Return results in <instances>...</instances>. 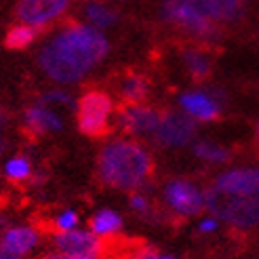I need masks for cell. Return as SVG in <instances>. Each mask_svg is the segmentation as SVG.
Masks as SVG:
<instances>
[{"label":"cell","mask_w":259,"mask_h":259,"mask_svg":"<svg viewBox=\"0 0 259 259\" xmlns=\"http://www.w3.org/2000/svg\"><path fill=\"white\" fill-rule=\"evenodd\" d=\"M42 259H106V255H91V257H74V255H63V253H57L51 249L49 253H45Z\"/></svg>","instance_id":"obj_27"},{"label":"cell","mask_w":259,"mask_h":259,"mask_svg":"<svg viewBox=\"0 0 259 259\" xmlns=\"http://www.w3.org/2000/svg\"><path fill=\"white\" fill-rule=\"evenodd\" d=\"M154 156L150 148L135 137H112L103 141L95 158V177L103 188L116 192L146 190L154 175Z\"/></svg>","instance_id":"obj_2"},{"label":"cell","mask_w":259,"mask_h":259,"mask_svg":"<svg viewBox=\"0 0 259 259\" xmlns=\"http://www.w3.org/2000/svg\"><path fill=\"white\" fill-rule=\"evenodd\" d=\"M80 226V213L72 209V206H66V209H61L53 215L51 219V228L53 232H68V230H74Z\"/></svg>","instance_id":"obj_24"},{"label":"cell","mask_w":259,"mask_h":259,"mask_svg":"<svg viewBox=\"0 0 259 259\" xmlns=\"http://www.w3.org/2000/svg\"><path fill=\"white\" fill-rule=\"evenodd\" d=\"M36 101L51 106L55 110H74L76 108V97L70 93L66 87H57V89H47L45 93L38 95Z\"/></svg>","instance_id":"obj_22"},{"label":"cell","mask_w":259,"mask_h":259,"mask_svg":"<svg viewBox=\"0 0 259 259\" xmlns=\"http://www.w3.org/2000/svg\"><path fill=\"white\" fill-rule=\"evenodd\" d=\"M7 146H9V141H7V135H5V124L0 122V156L7 152Z\"/></svg>","instance_id":"obj_29"},{"label":"cell","mask_w":259,"mask_h":259,"mask_svg":"<svg viewBox=\"0 0 259 259\" xmlns=\"http://www.w3.org/2000/svg\"><path fill=\"white\" fill-rule=\"evenodd\" d=\"M177 108L198 124L215 122L224 112L222 95L213 89L194 87L177 95Z\"/></svg>","instance_id":"obj_11"},{"label":"cell","mask_w":259,"mask_h":259,"mask_svg":"<svg viewBox=\"0 0 259 259\" xmlns=\"http://www.w3.org/2000/svg\"><path fill=\"white\" fill-rule=\"evenodd\" d=\"M21 124L25 128V133L32 137H45V135H57L66 128V118L63 114L51 106L36 101L32 106L23 110Z\"/></svg>","instance_id":"obj_14"},{"label":"cell","mask_w":259,"mask_h":259,"mask_svg":"<svg viewBox=\"0 0 259 259\" xmlns=\"http://www.w3.org/2000/svg\"><path fill=\"white\" fill-rule=\"evenodd\" d=\"M51 249L74 255V257H91V255H106V240L93 234L89 228H74L68 232H53L51 234Z\"/></svg>","instance_id":"obj_12"},{"label":"cell","mask_w":259,"mask_h":259,"mask_svg":"<svg viewBox=\"0 0 259 259\" xmlns=\"http://www.w3.org/2000/svg\"><path fill=\"white\" fill-rule=\"evenodd\" d=\"M126 259H179L173 253H164L150 244H135V247L126 253Z\"/></svg>","instance_id":"obj_25"},{"label":"cell","mask_w":259,"mask_h":259,"mask_svg":"<svg viewBox=\"0 0 259 259\" xmlns=\"http://www.w3.org/2000/svg\"><path fill=\"white\" fill-rule=\"evenodd\" d=\"M80 13H82V19L89 25H93V28H97L101 32L116 28L120 21L118 9L112 3H108V0H84L80 5Z\"/></svg>","instance_id":"obj_16"},{"label":"cell","mask_w":259,"mask_h":259,"mask_svg":"<svg viewBox=\"0 0 259 259\" xmlns=\"http://www.w3.org/2000/svg\"><path fill=\"white\" fill-rule=\"evenodd\" d=\"M160 112L162 110L150 106L148 101L146 103H122V108L116 110L114 124L126 137L150 139L158 126Z\"/></svg>","instance_id":"obj_8"},{"label":"cell","mask_w":259,"mask_h":259,"mask_svg":"<svg viewBox=\"0 0 259 259\" xmlns=\"http://www.w3.org/2000/svg\"><path fill=\"white\" fill-rule=\"evenodd\" d=\"M206 211L238 232H249L259 226V196H226L206 188Z\"/></svg>","instance_id":"obj_5"},{"label":"cell","mask_w":259,"mask_h":259,"mask_svg":"<svg viewBox=\"0 0 259 259\" xmlns=\"http://www.w3.org/2000/svg\"><path fill=\"white\" fill-rule=\"evenodd\" d=\"M74 7V0H17L15 19L21 23L34 25L38 30H47L59 23Z\"/></svg>","instance_id":"obj_9"},{"label":"cell","mask_w":259,"mask_h":259,"mask_svg":"<svg viewBox=\"0 0 259 259\" xmlns=\"http://www.w3.org/2000/svg\"><path fill=\"white\" fill-rule=\"evenodd\" d=\"M116 93L122 103H146L152 93V82L148 76L139 72H126L118 80Z\"/></svg>","instance_id":"obj_17"},{"label":"cell","mask_w":259,"mask_h":259,"mask_svg":"<svg viewBox=\"0 0 259 259\" xmlns=\"http://www.w3.org/2000/svg\"><path fill=\"white\" fill-rule=\"evenodd\" d=\"M255 139H257V144H259V122L255 124Z\"/></svg>","instance_id":"obj_30"},{"label":"cell","mask_w":259,"mask_h":259,"mask_svg":"<svg viewBox=\"0 0 259 259\" xmlns=\"http://www.w3.org/2000/svg\"><path fill=\"white\" fill-rule=\"evenodd\" d=\"M128 209H131L137 217L146 219V222H152V219L156 217V206H154L152 198L144 190L128 192Z\"/></svg>","instance_id":"obj_23"},{"label":"cell","mask_w":259,"mask_h":259,"mask_svg":"<svg viewBox=\"0 0 259 259\" xmlns=\"http://www.w3.org/2000/svg\"><path fill=\"white\" fill-rule=\"evenodd\" d=\"M164 209L177 219H194L206 211V188L188 177H171L162 184Z\"/></svg>","instance_id":"obj_6"},{"label":"cell","mask_w":259,"mask_h":259,"mask_svg":"<svg viewBox=\"0 0 259 259\" xmlns=\"http://www.w3.org/2000/svg\"><path fill=\"white\" fill-rule=\"evenodd\" d=\"M11 224H13V217L7 211H0V232H3L5 228H9Z\"/></svg>","instance_id":"obj_28"},{"label":"cell","mask_w":259,"mask_h":259,"mask_svg":"<svg viewBox=\"0 0 259 259\" xmlns=\"http://www.w3.org/2000/svg\"><path fill=\"white\" fill-rule=\"evenodd\" d=\"M219 228H222V222H219V217H215V215L209 213V211H204L202 215L196 217V232H198V234H202V236L215 234Z\"/></svg>","instance_id":"obj_26"},{"label":"cell","mask_w":259,"mask_h":259,"mask_svg":"<svg viewBox=\"0 0 259 259\" xmlns=\"http://www.w3.org/2000/svg\"><path fill=\"white\" fill-rule=\"evenodd\" d=\"M188 3H192V5H196V7H200V5L204 3V0H188Z\"/></svg>","instance_id":"obj_31"},{"label":"cell","mask_w":259,"mask_h":259,"mask_svg":"<svg viewBox=\"0 0 259 259\" xmlns=\"http://www.w3.org/2000/svg\"><path fill=\"white\" fill-rule=\"evenodd\" d=\"M179 61L194 82H204L213 72V57L209 53V49L198 42L181 47Z\"/></svg>","instance_id":"obj_15"},{"label":"cell","mask_w":259,"mask_h":259,"mask_svg":"<svg viewBox=\"0 0 259 259\" xmlns=\"http://www.w3.org/2000/svg\"><path fill=\"white\" fill-rule=\"evenodd\" d=\"M112 51V42L87 21H68L49 34L36 51V66L57 87L80 84L93 74Z\"/></svg>","instance_id":"obj_1"},{"label":"cell","mask_w":259,"mask_h":259,"mask_svg":"<svg viewBox=\"0 0 259 259\" xmlns=\"http://www.w3.org/2000/svg\"><path fill=\"white\" fill-rule=\"evenodd\" d=\"M158 15L166 25L190 36L198 45H213L222 38V25L209 19L196 5L188 0H162Z\"/></svg>","instance_id":"obj_3"},{"label":"cell","mask_w":259,"mask_h":259,"mask_svg":"<svg viewBox=\"0 0 259 259\" xmlns=\"http://www.w3.org/2000/svg\"><path fill=\"white\" fill-rule=\"evenodd\" d=\"M213 190L226 196H259V166H230L217 173Z\"/></svg>","instance_id":"obj_13"},{"label":"cell","mask_w":259,"mask_h":259,"mask_svg":"<svg viewBox=\"0 0 259 259\" xmlns=\"http://www.w3.org/2000/svg\"><path fill=\"white\" fill-rule=\"evenodd\" d=\"M122 228H124L122 213H118L116 209H110V206H101V209H97L89 217V230L103 240L116 238L122 232Z\"/></svg>","instance_id":"obj_18"},{"label":"cell","mask_w":259,"mask_h":259,"mask_svg":"<svg viewBox=\"0 0 259 259\" xmlns=\"http://www.w3.org/2000/svg\"><path fill=\"white\" fill-rule=\"evenodd\" d=\"M42 244V232L32 224L13 222L0 232V259H30Z\"/></svg>","instance_id":"obj_10"},{"label":"cell","mask_w":259,"mask_h":259,"mask_svg":"<svg viewBox=\"0 0 259 259\" xmlns=\"http://www.w3.org/2000/svg\"><path fill=\"white\" fill-rule=\"evenodd\" d=\"M118 3H131V0H118Z\"/></svg>","instance_id":"obj_32"},{"label":"cell","mask_w":259,"mask_h":259,"mask_svg":"<svg viewBox=\"0 0 259 259\" xmlns=\"http://www.w3.org/2000/svg\"><path fill=\"white\" fill-rule=\"evenodd\" d=\"M40 32L42 30L34 28V25L17 21L15 25H11V28L7 30V34H5V47L11 49V51H23V49L32 47L38 38H40Z\"/></svg>","instance_id":"obj_21"},{"label":"cell","mask_w":259,"mask_h":259,"mask_svg":"<svg viewBox=\"0 0 259 259\" xmlns=\"http://www.w3.org/2000/svg\"><path fill=\"white\" fill-rule=\"evenodd\" d=\"M198 137V122L186 116L179 108L162 110L160 120L150 141L160 150H184L190 148L192 141Z\"/></svg>","instance_id":"obj_7"},{"label":"cell","mask_w":259,"mask_h":259,"mask_svg":"<svg viewBox=\"0 0 259 259\" xmlns=\"http://www.w3.org/2000/svg\"><path fill=\"white\" fill-rule=\"evenodd\" d=\"M192 156L204 162V164H211V166H222V164H228L232 160V150L217 144V141H211V139H194L192 141Z\"/></svg>","instance_id":"obj_19"},{"label":"cell","mask_w":259,"mask_h":259,"mask_svg":"<svg viewBox=\"0 0 259 259\" xmlns=\"http://www.w3.org/2000/svg\"><path fill=\"white\" fill-rule=\"evenodd\" d=\"M0 173L11 184H25V181H32L34 177V162L28 154H11V156L3 162L0 166Z\"/></svg>","instance_id":"obj_20"},{"label":"cell","mask_w":259,"mask_h":259,"mask_svg":"<svg viewBox=\"0 0 259 259\" xmlns=\"http://www.w3.org/2000/svg\"><path fill=\"white\" fill-rule=\"evenodd\" d=\"M116 101L108 91L89 89L76 99V126L91 139L106 137L116 120Z\"/></svg>","instance_id":"obj_4"}]
</instances>
